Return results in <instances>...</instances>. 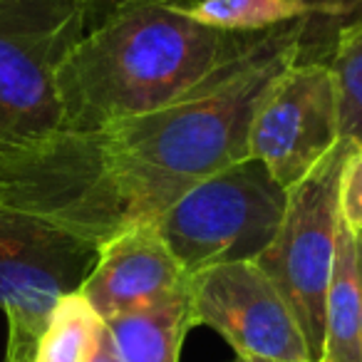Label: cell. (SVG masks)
Instances as JSON below:
<instances>
[{"label": "cell", "instance_id": "cell-2", "mask_svg": "<svg viewBox=\"0 0 362 362\" xmlns=\"http://www.w3.org/2000/svg\"><path fill=\"white\" fill-rule=\"evenodd\" d=\"M261 35L214 30L159 3L122 8L87 30L57 70L60 132H97L161 110L204 85Z\"/></svg>", "mask_w": 362, "mask_h": 362}, {"label": "cell", "instance_id": "cell-6", "mask_svg": "<svg viewBox=\"0 0 362 362\" xmlns=\"http://www.w3.org/2000/svg\"><path fill=\"white\" fill-rule=\"evenodd\" d=\"M97 258V243L0 202V308L8 317L3 362H35L52 310L82 291Z\"/></svg>", "mask_w": 362, "mask_h": 362}, {"label": "cell", "instance_id": "cell-10", "mask_svg": "<svg viewBox=\"0 0 362 362\" xmlns=\"http://www.w3.org/2000/svg\"><path fill=\"white\" fill-rule=\"evenodd\" d=\"M102 322L119 362H179L181 342L194 327L189 288L154 305L122 313Z\"/></svg>", "mask_w": 362, "mask_h": 362}, {"label": "cell", "instance_id": "cell-18", "mask_svg": "<svg viewBox=\"0 0 362 362\" xmlns=\"http://www.w3.org/2000/svg\"><path fill=\"white\" fill-rule=\"evenodd\" d=\"M87 362H119V357H117L115 345H112L110 332H107L105 322H102V330H100V335H97L95 347H92V352H90V357H87Z\"/></svg>", "mask_w": 362, "mask_h": 362}, {"label": "cell", "instance_id": "cell-19", "mask_svg": "<svg viewBox=\"0 0 362 362\" xmlns=\"http://www.w3.org/2000/svg\"><path fill=\"white\" fill-rule=\"evenodd\" d=\"M357 273H360V342H362V233H357Z\"/></svg>", "mask_w": 362, "mask_h": 362}, {"label": "cell", "instance_id": "cell-12", "mask_svg": "<svg viewBox=\"0 0 362 362\" xmlns=\"http://www.w3.org/2000/svg\"><path fill=\"white\" fill-rule=\"evenodd\" d=\"M171 8L226 33H266L296 18H310V8L298 0H192Z\"/></svg>", "mask_w": 362, "mask_h": 362}, {"label": "cell", "instance_id": "cell-8", "mask_svg": "<svg viewBox=\"0 0 362 362\" xmlns=\"http://www.w3.org/2000/svg\"><path fill=\"white\" fill-rule=\"evenodd\" d=\"M187 288L194 327L216 330L238 357L313 362L296 315L256 261L204 268Z\"/></svg>", "mask_w": 362, "mask_h": 362}, {"label": "cell", "instance_id": "cell-4", "mask_svg": "<svg viewBox=\"0 0 362 362\" xmlns=\"http://www.w3.org/2000/svg\"><path fill=\"white\" fill-rule=\"evenodd\" d=\"M286 189L258 159H243L181 194L156 228L187 276L236 261H256L276 236Z\"/></svg>", "mask_w": 362, "mask_h": 362}, {"label": "cell", "instance_id": "cell-7", "mask_svg": "<svg viewBox=\"0 0 362 362\" xmlns=\"http://www.w3.org/2000/svg\"><path fill=\"white\" fill-rule=\"evenodd\" d=\"M340 139V100L330 67L325 62H296L258 102L248 154L288 192Z\"/></svg>", "mask_w": 362, "mask_h": 362}, {"label": "cell", "instance_id": "cell-20", "mask_svg": "<svg viewBox=\"0 0 362 362\" xmlns=\"http://www.w3.org/2000/svg\"><path fill=\"white\" fill-rule=\"evenodd\" d=\"M233 362H248V360H243V357H236V360H233Z\"/></svg>", "mask_w": 362, "mask_h": 362}, {"label": "cell", "instance_id": "cell-16", "mask_svg": "<svg viewBox=\"0 0 362 362\" xmlns=\"http://www.w3.org/2000/svg\"><path fill=\"white\" fill-rule=\"evenodd\" d=\"M340 218L362 233V146L355 144L340 174Z\"/></svg>", "mask_w": 362, "mask_h": 362}, {"label": "cell", "instance_id": "cell-17", "mask_svg": "<svg viewBox=\"0 0 362 362\" xmlns=\"http://www.w3.org/2000/svg\"><path fill=\"white\" fill-rule=\"evenodd\" d=\"M139 3H159V6H181V3H192V0H82L85 6V33L100 25L105 18L112 13L122 11L127 6H139Z\"/></svg>", "mask_w": 362, "mask_h": 362}, {"label": "cell", "instance_id": "cell-21", "mask_svg": "<svg viewBox=\"0 0 362 362\" xmlns=\"http://www.w3.org/2000/svg\"><path fill=\"white\" fill-rule=\"evenodd\" d=\"M248 362H268V360H248Z\"/></svg>", "mask_w": 362, "mask_h": 362}, {"label": "cell", "instance_id": "cell-1", "mask_svg": "<svg viewBox=\"0 0 362 362\" xmlns=\"http://www.w3.org/2000/svg\"><path fill=\"white\" fill-rule=\"evenodd\" d=\"M308 18L266 30L194 92L97 132H55L0 161V202L107 243L156 223L194 184L251 159L248 134L268 87L298 60Z\"/></svg>", "mask_w": 362, "mask_h": 362}, {"label": "cell", "instance_id": "cell-13", "mask_svg": "<svg viewBox=\"0 0 362 362\" xmlns=\"http://www.w3.org/2000/svg\"><path fill=\"white\" fill-rule=\"evenodd\" d=\"M102 320L82 293L62 298L37 342L35 362H87Z\"/></svg>", "mask_w": 362, "mask_h": 362}, {"label": "cell", "instance_id": "cell-15", "mask_svg": "<svg viewBox=\"0 0 362 362\" xmlns=\"http://www.w3.org/2000/svg\"><path fill=\"white\" fill-rule=\"evenodd\" d=\"M310 8L296 62H330L342 30L362 21V0H298Z\"/></svg>", "mask_w": 362, "mask_h": 362}, {"label": "cell", "instance_id": "cell-3", "mask_svg": "<svg viewBox=\"0 0 362 362\" xmlns=\"http://www.w3.org/2000/svg\"><path fill=\"white\" fill-rule=\"evenodd\" d=\"M82 35V0H0V161L62 129L57 70Z\"/></svg>", "mask_w": 362, "mask_h": 362}, {"label": "cell", "instance_id": "cell-5", "mask_svg": "<svg viewBox=\"0 0 362 362\" xmlns=\"http://www.w3.org/2000/svg\"><path fill=\"white\" fill-rule=\"evenodd\" d=\"M355 141L337 146L286 192V211L271 246L256 258L296 315L313 362L322 360L325 300L340 226V174Z\"/></svg>", "mask_w": 362, "mask_h": 362}, {"label": "cell", "instance_id": "cell-9", "mask_svg": "<svg viewBox=\"0 0 362 362\" xmlns=\"http://www.w3.org/2000/svg\"><path fill=\"white\" fill-rule=\"evenodd\" d=\"M189 276L161 238L156 223L124 228L102 243L82 286V298L100 320L154 305L187 288Z\"/></svg>", "mask_w": 362, "mask_h": 362}, {"label": "cell", "instance_id": "cell-14", "mask_svg": "<svg viewBox=\"0 0 362 362\" xmlns=\"http://www.w3.org/2000/svg\"><path fill=\"white\" fill-rule=\"evenodd\" d=\"M327 67L337 85L342 136L362 146V21L340 33Z\"/></svg>", "mask_w": 362, "mask_h": 362}, {"label": "cell", "instance_id": "cell-11", "mask_svg": "<svg viewBox=\"0 0 362 362\" xmlns=\"http://www.w3.org/2000/svg\"><path fill=\"white\" fill-rule=\"evenodd\" d=\"M320 362H362L360 342V273L357 233L340 218L325 300V345Z\"/></svg>", "mask_w": 362, "mask_h": 362}]
</instances>
